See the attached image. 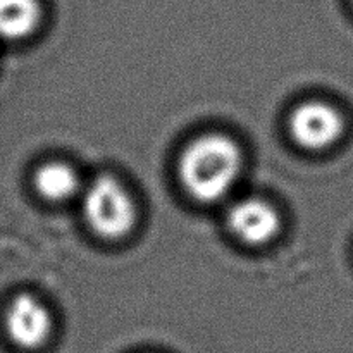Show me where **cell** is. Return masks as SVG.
Returning a JSON list of instances; mask_svg holds the SVG:
<instances>
[{
	"label": "cell",
	"mask_w": 353,
	"mask_h": 353,
	"mask_svg": "<svg viewBox=\"0 0 353 353\" xmlns=\"http://www.w3.org/2000/svg\"><path fill=\"white\" fill-rule=\"evenodd\" d=\"M33 185L47 202H65L79 192V178L65 162H47L34 171Z\"/></svg>",
	"instance_id": "obj_7"
},
{
	"label": "cell",
	"mask_w": 353,
	"mask_h": 353,
	"mask_svg": "<svg viewBox=\"0 0 353 353\" xmlns=\"http://www.w3.org/2000/svg\"><path fill=\"white\" fill-rule=\"evenodd\" d=\"M83 210L90 228L105 240L128 236L138 219L131 193L119 179L109 174L99 176L86 186Z\"/></svg>",
	"instance_id": "obj_2"
},
{
	"label": "cell",
	"mask_w": 353,
	"mask_h": 353,
	"mask_svg": "<svg viewBox=\"0 0 353 353\" xmlns=\"http://www.w3.org/2000/svg\"><path fill=\"white\" fill-rule=\"evenodd\" d=\"M228 228L241 243L259 247L265 245L279 233V214L262 199H241L233 203L226 216Z\"/></svg>",
	"instance_id": "obj_5"
},
{
	"label": "cell",
	"mask_w": 353,
	"mask_h": 353,
	"mask_svg": "<svg viewBox=\"0 0 353 353\" xmlns=\"http://www.w3.org/2000/svg\"><path fill=\"white\" fill-rule=\"evenodd\" d=\"M345 123L341 114L326 102H303L290 116V134L307 150H324L341 138Z\"/></svg>",
	"instance_id": "obj_3"
},
{
	"label": "cell",
	"mask_w": 353,
	"mask_h": 353,
	"mask_svg": "<svg viewBox=\"0 0 353 353\" xmlns=\"http://www.w3.org/2000/svg\"><path fill=\"white\" fill-rule=\"evenodd\" d=\"M241 150L234 140L221 133H209L190 141L181 152L178 176L192 199L212 203L224 199L240 176Z\"/></svg>",
	"instance_id": "obj_1"
},
{
	"label": "cell",
	"mask_w": 353,
	"mask_h": 353,
	"mask_svg": "<svg viewBox=\"0 0 353 353\" xmlns=\"http://www.w3.org/2000/svg\"><path fill=\"white\" fill-rule=\"evenodd\" d=\"M6 331L10 341L21 350H40L54 331L52 314L33 295H17L6 312Z\"/></svg>",
	"instance_id": "obj_4"
},
{
	"label": "cell",
	"mask_w": 353,
	"mask_h": 353,
	"mask_svg": "<svg viewBox=\"0 0 353 353\" xmlns=\"http://www.w3.org/2000/svg\"><path fill=\"white\" fill-rule=\"evenodd\" d=\"M40 23L38 0H0V40H24L37 31Z\"/></svg>",
	"instance_id": "obj_6"
}]
</instances>
